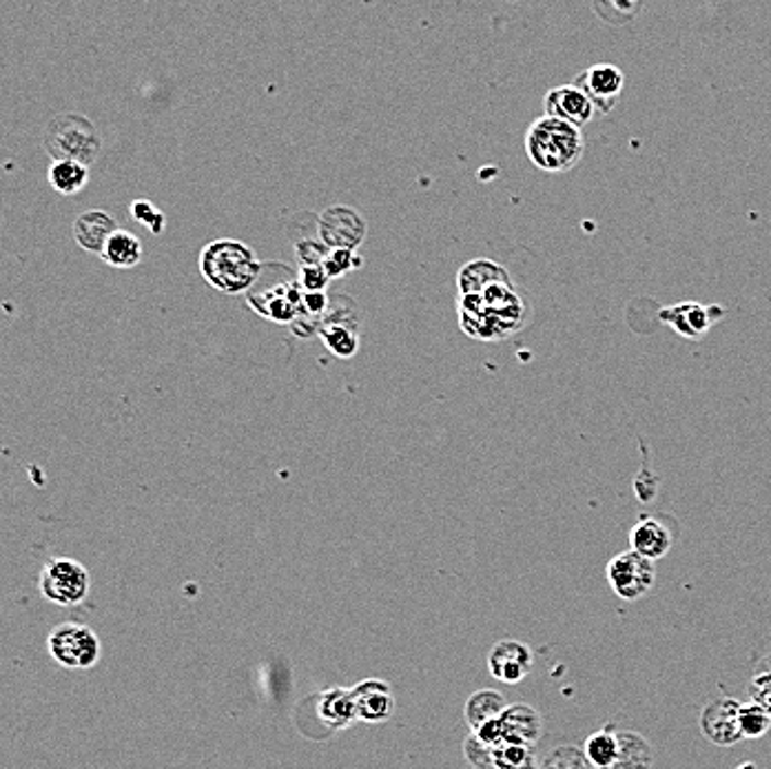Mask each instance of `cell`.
Segmentation results:
<instances>
[{
	"label": "cell",
	"instance_id": "3",
	"mask_svg": "<svg viewBox=\"0 0 771 769\" xmlns=\"http://www.w3.org/2000/svg\"><path fill=\"white\" fill-rule=\"evenodd\" d=\"M585 151L581 127L557 118H539L526 131V153L546 174H565L574 168Z\"/></svg>",
	"mask_w": 771,
	"mask_h": 769
},
{
	"label": "cell",
	"instance_id": "1",
	"mask_svg": "<svg viewBox=\"0 0 771 769\" xmlns=\"http://www.w3.org/2000/svg\"><path fill=\"white\" fill-rule=\"evenodd\" d=\"M462 330L481 341H499L519 333L530 317V308L512 282L494 284L481 295H459Z\"/></svg>",
	"mask_w": 771,
	"mask_h": 769
},
{
	"label": "cell",
	"instance_id": "30",
	"mask_svg": "<svg viewBox=\"0 0 771 769\" xmlns=\"http://www.w3.org/2000/svg\"><path fill=\"white\" fill-rule=\"evenodd\" d=\"M328 255H330V248L317 237V233L313 237H302L295 242V258L300 269L324 267Z\"/></svg>",
	"mask_w": 771,
	"mask_h": 769
},
{
	"label": "cell",
	"instance_id": "27",
	"mask_svg": "<svg viewBox=\"0 0 771 769\" xmlns=\"http://www.w3.org/2000/svg\"><path fill=\"white\" fill-rule=\"evenodd\" d=\"M494 769H539L533 747L517 743H499L492 749Z\"/></svg>",
	"mask_w": 771,
	"mask_h": 769
},
{
	"label": "cell",
	"instance_id": "21",
	"mask_svg": "<svg viewBox=\"0 0 771 769\" xmlns=\"http://www.w3.org/2000/svg\"><path fill=\"white\" fill-rule=\"evenodd\" d=\"M619 756L610 769H654V747L634 730H619Z\"/></svg>",
	"mask_w": 771,
	"mask_h": 769
},
{
	"label": "cell",
	"instance_id": "35",
	"mask_svg": "<svg viewBox=\"0 0 771 769\" xmlns=\"http://www.w3.org/2000/svg\"><path fill=\"white\" fill-rule=\"evenodd\" d=\"M297 282L304 293H326L330 278L324 271V267H306V269H300Z\"/></svg>",
	"mask_w": 771,
	"mask_h": 769
},
{
	"label": "cell",
	"instance_id": "37",
	"mask_svg": "<svg viewBox=\"0 0 771 769\" xmlns=\"http://www.w3.org/2000/svg\"><path fill=\"white\" fill-rule=\"evenodd\" d=\"M738 769H756V765H754V762H745V765H740Z\"/></svg>",
	"mask_w": 771,
	"mask_h": 769
},
{
	"label": "cell",
	"instance_id": "26",
	"mask_svg": "<svg viewBox=\"0 0 771 769\" xmlns=\"http://www.w3.org/2000/svg\"><path fill=\"white\" fill-rule=\"evenodd\" d=\"M319 339L335 358L341 360H349L360 351V335L349 326H322Z\"/></svg>",
	"mask_w": 771,
	"mask_h": 769
},
{
	"label": "cell",
	"instance_id": "32",
	"mask_svg": "<svg viewBox=\"0 0 771 769\" xmlns=\"http://www.w3.org/2000/svg\"><path fill=\"white\" fill-rule=\"evenodd\" d=\"M131 218L138 222V224H144L153 235H160L166 226V218L164 213L151 202V200H133L131 205Z\"/></svg>",
	"mask_w": 771,
	"mask_h": 769
},
{
	"label": "cell",
	"instance_id": "10",
	"mask_svg": "<svg viewBox=\"0 0 771 769\" xmlns=\"http://www.w3.org/2000/svg\"><path fill=\"white\" fill-rule=\"evenodd\" d=\"M574 84L592 101L596 114H610L626 88V75L617 65L598 62L581 71Z\"/></svg>",
	"mask_w": 771,
	"mask_h": 769
},
{
	"label": "cell",
	"instance_id": "2",
	"mask_svg": "<svg viewBox=\"0 0 771 769\" xmlns=\"http://www.w3.org/2000/svg\"><path fill=\"white\" fill-rule=\"evenodd\" d=\"M265 265L257 260L255 250L231 237L209 242L200 250V273L215 291L224 295L250 293L260 282Z\"/></svg>",
	"mask_w": 771,
	"mask_h": 769
},
{
	"label": "cell",
	"instance_id": "9",
	"mask_svg": "<svg viewBox=\"0 0 771 769\" xmlns=\"http://www.w3.org/2000/svg\"><path fill=\"white\" fill-rule=\"evenodd\" d=\"M302 300L304 291L297 282V278H289L284 282H278L269 289H253L246 295L248 306L271 322L278 324H293L302 311Z\"/></svg>",
	"mask_w": 771,
	"mask_h": 769
},
{
	"label": "cell",
	"instance_id": "5",
	"mask_svg": "<svg viewBox=\"0 0 771 769\" xmlns=\"http://www.w3.org/2000/svg\"><path fill=\"white\" fill-rule=\"evenodd\" d=\"M92 579L87 568L69 557L49 559L40 572V592L56 606H78L87 599Z\"/></svg>",
	"mask_w": 771,
	"mask_h": 769
},
{
	"label": "cell",
	"instance_id": "14",
	"mask_svg": "<svg viewBox=\"0 0 771 769\" xmlns=\"http://www.w3.org/2000/svg\"><path fill=\"white\" fill-rule=\"evenodd\" d=\"M544 109L548 118H557L563 123H570L574 127H585L592 123V118L596 116V109L592 105V101L583 94V90H579L576 84H561V88L550 90L544 96Z\"/></svg>",
	"mask_w": 771,
	"mask_h": 769
},
{
	"label": "cell",
	"instance_id": "19",
	"mask_svg": "<svg viewBox=\"0 0 771 769\" xmlns=\"http://www.w3.org/2000/svg\"><path fill=\"white\" fill-rule=\"evenodd\" d=\"M507 282H512L510 273L501 265L486 260V258L466 263L457 273L459 295H481L490 287L507 284Z\"/></svg>",
	"mask_w": 771,
	"mask_h": 769
},
{
	"label": "cell",
	"instance_id": "24",
	"mask_svg": "<svg viewBox=\"0 0 771 769\" xmlns=\"http://www.w3.org/2000/svg\"><path fill=\"white\" fill-rule=\"evenodd\" d=\"M101 260L114 269H133L142 260V242L129 231H116L101 253Z\"/></svg>",
	"mask_w": 771,
	"mask_h": 769
},
{
	"label": "cell",
	"instance_id": "20",
	"mask_svg": "<svg viewBox=\"0 0 771 769\" xmlns=\"http://www.w3.org/2000/svg\"><path fill=\"white\" fill-rule=\"evenodd\" d=\"M317 716H319L322 723L328 725L330 730H344V727H349V725L358 719L353 692H351V690H344V688L326 690V692L317 699Z\"/></svg>",
	"mask_w": 771,
	"mask_h": 769
},
{
	"label": "cell",
	"instance_id": "22",
	"mask_svg": "<svg viewBox=\"0 0 771 769\" xmlns=\"http://www.w3.org/2000/svg\"><path fill=\"white\" fill-rule=\"evenodd\" d=\"M49 187L60 196H75L90 183V166L71 160H58L47 171Z\"/></svg>",
	"mask_w": 771,
	"mask_h": 769
},
{
	"label": "cell",
	"instance_id": "25",
	"mask_svg": "<svg viewBox=\"0 0 771 769\" xmlns=\"http://www.w3.org/2000/svg\"><path fill=\"white\" fill-rule=\"evenodd\" d=\"M583 751H585V756H587V760L592 762L594 769H610L617 762V756H619L617 727L608 725V727H601L598 732L589 734L585 738Z\"/></svg>",
	"mask_w": 771,
	"mask_h": 769
},
{
	"label": "cell",
	"instance_id": "34",
	"mask_svg": "<svg viewBox=\"0 0 771 769\" xmlns=\"http://www.w3.org/2000/svg\"><path fill=\"white\" fill-rule=\"evenodd\" d=\"M464 754L468 758V762L475 769H494V758H492V747L486 745L483 741H479L475 734L468 736L466 745H464Z\"/></svg>",
	"mask_w": 771,
	"mask_h": 769
},
{
	"label": "cell",
	"instance_id": "6",
	"mask_svg": "<svg viewBox=\"0 0 771 769\" xmlns=\"http://www.w3.org/2000/svg\"><path fill=\"white\" fill-rule=\"evenodd\" d=\"M49 654L67 669H90L101 659L98 634L80 624H60L49 632Z\"/></svg>",
	"mask_w": 771,
	"mask_h": 769
},
{
	"label": "cell",
	"instance_id": "18",
	"mask_svg": "<svg viewBox=\"0 0 771 769\" xmlns=\"http://www.w3.org/2000/svg\"><path fill=\"white\" fill-rule=\"evenodd\" d=\"M499 723H501L503 743H517V745L533 747L544 736L541 714L533 706H526V703L507 706L505 712L501 714Z\"/></svg>",
	"mask_w": 771,
	"mask_h": 769
},
{
	"label": "cell",
	"instance_id": "29",
	"mask_svg": "<svg viewBox=\"0 0 771 769\" xmlns=\"http://www.w3.org/2000/svg\"><path fill=\"white\" fill-rule=\"evenodd\" d=\"M771 730V714L754 703V701H747L740 706V732H743V738H762L767 732Z\"/></svg>",
	"mask_w": 771,
	"mask_h": 769
},
{
	"label": "cell",
	"instance_id": "33",
	"mask_svg": "<svg viewBox=\"0 0 771 769\" xmlns=\"http://www.w3.org/2000/svg\"><path fill=\"white\" fill-rule=\"evenodd\" d=\"M749 697L754 703L762 706L771 714V669L758 665L749 683Z\"/></svg>",
	"mask_w": 771,
	"mask_h": 769
},
{
	"label": "cell",
	"instance_id": "31",
	"mask_svg": "<svg viewBox=\"0 0 771 769\" xmlns=\"http://www.w3.org/2000/svg\"><path fill=\"white\" fill-rule=\"evenodd\" d=\"M360 267H362V258L358 250H330L328 260L324 263V271L328 273L330 280H337Z\"/></svg>",
	"mask_w": 771,
	"mask_h": 769
},
{
	"label": "cell",
	"instance_id": "12",
	"mask_svg": "<svg viewBox=\"0 0 771 769\" xmlns=\"http://www.w3.org/2000/svg\"><path fill=\"white\" fill-rule=\"evenodd\" d=\"M723 315L725 311L721 306L701 302H680L665 306L658 313L661 322L685 339H701Z\"/></svg>",
	"mask_w": 771,
	"mask_h": 769
},
{
	"label": "cell",
	"instance_id": "8",
	"mask_svg": "<svg viewBox=\"0 0 771 769\" xmlns=\"http://www.w3.org/2000/svg\"><path fill=\"white\" fill-rule=\"evenodd\" d=\"M315 233L330 250H358L369 235V224L353 207L332 205L319 213Z\"/></svg>",
	"mask_w": 771,
	"mask_h": 769
},
{
	"label": "cell",
	"instance_id": "17",
	"mask_svg": "<svg viewBox=\"0 0 771 769\" xmlns=\"http://www.w3.org/2000/svg\"><path fill=\"white\" fill-rule=\"evenodd\" d=\"M674 546L671 526L663 517H641L630 531V548L650 561H658L669 555Z\"/></svg>",
	"mask_w": 771,
	"mask_h": 769
},
{
	"label": "cell",
	"instance_id": "15",
	"mask_svg": "<svg viewBox=\"0 0 771 769\" xmlns=\"http://www.w3.org/2000/svg\"><path fill=\"white\" fill-rule=\"evenodd\" d=\"M358 719L364 723H384L395 714V697L386 680L366 678L351 690Z\"/></svg>",
	"mask_w": 771,
	"mask_h": 769
},
{
	"label": "cell",
	"instance_id": "7",
	"mask_svg": "<svg viewBox=\"0 0 771 769\" xmlns=\"http://www.w3.org/2000/svg\"><path fill=\"white\" fill-rule=\"evenodd\" d=\"M606 579L612 592L623 602H639L652 592L656 583L654 561L641 557L634 550L619 552L606 566Z\"/></svg>",
	"mask_w": 771,
	"mask_h": 769
},
{
	"label": "cell",
	"instance_id": "11",
	"mask_svg": "<svg viewBox=\"0 0 771 769\" xmlns=\"http://www.w3.org/2000/svg\"><path fill=\"white\" fill-rule=\"evenodd\" d=\"M740 706L734 697H719L705 706L701 712V732L712 745L732 747L743 738Z\"/></svg>",
	"mask_w": 771,
	"mask_h": 769
},
{
	"label": "cell",
	"instance_id": "36",
	"mask_svg": "<svg viewBox=\"0 0 771 769\" xmlns=\"http://www.w3.org/2000/svg\"><path fill=\"white\" fill-rule=\"evenodd\" d=\"M760 665H762V667H767V669H771V654H769V656H764V659L760 661Z\"/></svg>",
	"mask_w": 771,
	"mask_h": 769
},
{
	"label": "cell",
	"instance_id": "23",
	"mask_svg": "<svg viewBox=\"0 0 771 769\" xmlns=\"http://www.w3.org/2000/svg\"><path fill=\"white\" fill-rule=\"evenodd\" d=\"M505 708H507V703H505L503 695H499L497 690H477L466 701L464 716H466V723L472 727V732H477L486 723L499 721L501 714L505 712Z\"/></svg>",
	"mask_w": 771,
	"mask_h": 769
},
{
	"label": "cell",
	"instance_id": "4",
	"mask_svg": "<svg viewBox=\"0 0 771 769\" xmlns=\"http://www.w3.org/2000/svg\"><path fill=\"white\" fill-rule=\"evenodd\" d=\"M43 149L51 162L71 160L92 166L101 155L103 138L87 116L62 112L47 123L43 131Z\"/></svg>",
	"mask_w": 771,
	"mask_h": 769
},
{
	"label": "cell",
	"instance_id": "28",
	"mask_svg": "<svg viewBox=\"0 0 771 769\" xmlns=\"http://www.w3.org/2000/svg\"><path fill=\"white\" fill-rule=\"evenodd\" d=\"M539 769H594L587 760L583 747L559 745L546 754Z\"/></svg>",
	"mask_w": 771,
	"mask_h": 769
},
{
	"label": "cell",
	"instance_id": "13",
	"mask_svg": "<svg viewBox=\"0 0 771 769\" xmlns=\"http://www.w3.org/2000/svg\"><path fill=\"white\" fill-rule=\"evenodd\" d=\"M533 663H535L533 650L517 639H501L488 652L490 674L497 680L507 683V686L522 683L530 674Z\"/></svg>",
	"mask_w": 771,
	"mask_h": 769
},
{
	"label": "cell",
	"instance_id": "16",
	"mask_svg": "<svg viewBox=\"0 0 771 769\" xmlns=\"http://www.w3.org/2000/svg\"><path fill=\"white\" fill-rule=\"evenodd\" d=\"M116 231H120L116 218L103 209H90L80 213L71 226V235L75 244L82 250L96 253V255L105 250L107 242L116 235Z\"/></svg>",
	"mask_w": 771,
	"mask_h": 769
}]
</instances>
